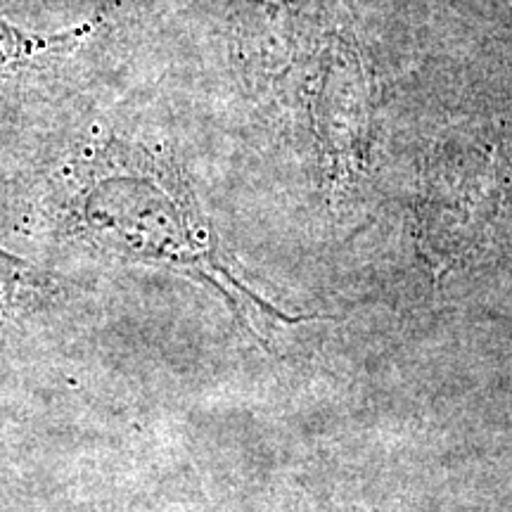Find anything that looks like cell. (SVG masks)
Masks as SVG:
<instances>
[{
  "instance_id": "obj_1",
  "label": "cell",
  "mask_w": 512,
  "mask_h": 512,
  "mask_svg": "<svg viewBox=\"0 0 512 512\" xmlns=\"http://www.w3.org/2000/svg\"><path fill=\"white\" fill-rule=\"evenodd\" d=\"M81 230L112 252L230 283L178 169L143 145L107 140L69 164Z\"/></svg>"
},
{
  "instance_id": "obj_2",
  "label": "cell",
  "mask_w": 512,
  "mask_h": 512,
  "mask_svg": "<svg viewBox=\"0 0 512 512\" xmlns=\"http://www.w3.org/2000/svg\"><path fill=\"white\" fill-rule=\"evenodd\" d=\"M93 31V24L72 27L55 34H41L10 22L0 15V83L17 81L24 74H38L62 60Z\"/></svg>"
},
{
  "instance_id": "obj_3",
  "label": "cell",
  "mask_w": 512,
  "mask_h": 512,
  "mask_svg": "<svg viewBox=\"0 0 512 512\" xmlns=\"http://www.w3.org/2000/svg\"><path fill=\"white\" fill-rule=\"evenodd\" d=\"M43 287L41 273L29 261L0 249V313H12Z\"/></svg>"
}]
</instances>
